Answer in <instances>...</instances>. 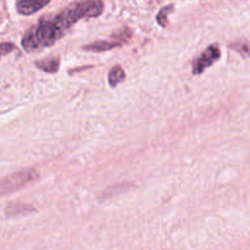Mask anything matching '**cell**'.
Returning a JSON list of instances; mask_svg holds the SVG:
<instances>
[{"label":"cell","instance_id":"cell-1","mask_svg":"<svg viewBox=\"0 0 250 250\" xmlns=\"http://www.w3.org/2000/svg\"><path fill=\"white\" fill-rule=\"evenodd\" d=\"M63 34L54 20L42 19L37 26L29 29L22 38L24 50L33 51L44 46H50Z\"/></svg>","mask_w":250,"mask_h":250},{"label":"cell","instance_id":"cell-2","mask_svg":"<svg viewBox=\"0 0 250 250\" xmlns=\"http://www.w3.org/2000/svg\"><path fill=\"white\" fill-rule=\"evenodd\" d=\"M37 177H38V173L36 172V170L24 168V170L12 173L7 177L1 178L0 180V198L33 182L34 180H37Z\"/></svg>","mask_w":250,"mask_h":250},{"label":"cell","instance_id":"cell-3","mask_svg":"<svg viewBox=\"0 0 250 250\" xmlns=\"http://www.w3.org/2000/svg\"><path fill=\"white\" fill-rule=\"evenodd\" d=\"M221 56V51H220L219 45L214 44V45H210L197 60L193 62L192 65V71L194 75H199L202 73L205 68H208L209 66H211L212 63L216 62L217 60Z\"/></svg>","mask_w":250,"mask_h":250},{"label":"cell","instance_id":"cell-4","mask_svg":"<svg viewBox=\"0 0 250 250\" xmlns=\"http://www.w3.org/2000/svg\"><path fill=\"white\" fill-rule=\"evenodd\" d=\"M49 4L48 0H43V1H38V0H23V1H19L16 4L17 11L21 15H32L36 11L41 10L42 7Z\"/></svg>","mask_w":250,"mask_h":250},{"label":"cell","instance_id":"cell-5","mask_svg":"<svg viewBox=\"0 0 250 250\" xmlns=\"http://www.w3.org/2000/svg\"><path fill=\"white\" fill-rule=\"evenodd\" d=\"M34 208L29 204H10L5 209V215L6 216H17V215H26L29 212L34 211Z\"/></svg>","mask_w":250,"mask_h":250},{"label":"cell","instance_id":"cell-6","mask_svg":"<svg viewBox=\"0 0 250 250\" xmlns=\"http://www.w3.org/2000/svg\"><path fill=\"white\" fill-rule=\"evenodd\" d=\"M59 59L58 58H49L44 60L37 61L36 66L41 68L42 71L48 73H54L59 70Z\"/></svg>","mask_w":250,"mask_h":250},{"label":"cell","instance_id":"cell-7","mask_svg":"<svg viewBox=\"0 0 250 250\" xmlns=\"http://www.w3.org/2000/svg\"><path fill=\"white\" fill-rule=\"evenodd\" d=\"M125 77H126V72L124 68L119 65L114 66L109 72V84L111 87H116L122 81H125Z\"/></svg>","mask_w":250,"mask_h":250},{"label":"cell","instance_id":"cell-8","mask_svg":"<svg viewBox=\"0 0 250 250\" xmlns=\"http://www.w3.org/2000/svg\"><path fill=\"white\" fill-rule=\"evenodd\" d=\"M120 45L119 43L116 42H104V41H100V42H94V43L89 44V45H85L84 50L88 51H105V50H110V49L115 48V46Z\"/></svg>","mask_w":250,"mask_h":250},{"label":"cell","instance_id":"cell-9","mask_svg":"<svg viewBox=\"0 0 250 250\" xmlns=\"http://www.w3.org/2000/svg\"><path fill=\"white\" fill-rule=\"evenodd\" d=\"M172 9H173L172 5H167V6L163 7V9L160 10V12L158 14V16H156V21H158V23L160 24L161 27L167 26V15L172 11Z\"/></svg>","mask_w":250,"mask_h":250},{"label":"cell","instance_id":"cell-10","mask_svg":"<svg viewBox=\"0 0 250 250\" xmlns=\"http://www.w3.org/2000/svg\"><path fill=\"white\" fill-rule=\"evenodd\" d=\"M231 48L233 50L238 51L242 56L244 58H248L250 56V44L247 43V42H238V43L231 44Z\"/></svg>","mask_w":250,"mask_h":250},{"label":"cell","instance_id":"cell-11","mask_svg":"<svg viewBox=\"0 0 250 250\" xmlns=\"http://www.w3.org/2000/svg\"><path fill=\"white\" fill-rule=\"evenodd\" d=\"M15 49V46L11 43H0V58L2 55H6V54L11 53Z\"/></svg>","mask_w":250,"mask_h":250}]
</instances>
